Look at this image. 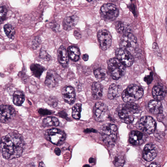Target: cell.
<instances>
[{
  "label": "cell",
  "mask_w": 167,
  "mask_h": 167,
  "mask_svg": "<svg viewBox=\"0 0 167 167\" xmlns=\"http://www.w3.org/2000/svg\"><path fill=\"white\" fill-rule=\"evenodd\" d=\"M103 87L99 82H95L92 87V93L93 97L95 99H101L103 96Z\"/></svg>",
  "instance_id": "cell-22"
},
{
  "label": "cell",
  "mask_w": 167,
  "mask_h": 167,
  "mask_svg": "<svg viewBox=\"0 0 167 167\" xmlns=\"http://www.w3.org/2000/svg\"><path fill=\"white\" fill-rule=\"evenodd\" d=\"M148 108L150 112L154 114H162L163 112V107L160 101L157 100H152L148 104Z\"/></svg>",
  "instance_id": "cell-21"
},
{
  "label": "cell",
  "mask_w": 167,
  "mask_h": 167,
  "mask_svg": "<svg viewBox=\"0 0 167 167\" xmlns=\"http://www.w3.org/2000/svg\"><path fill=\"white\" fill-rule=\"evenodd\" d=\"M47 103L49 104V105L53 107H56L58 103L56 101L55 99H49L48 101H47Z\"/></svg>",
  "instance_id": "cell-38"
},
{
  "label": "cell",
  "mask_w": 167,
  "mask_h": 167,
  "mask_svg": "<svg viewBox=\"0 0 167 167\" xmlns=\"http://www.w3.org/2000/svg\"><path fill=\"white\" fill-rule=\"evenodd\" d=\"M86 1L89 2H91L95 1V0H86Z\"/></svg>",
  "instance_id": "cell-47"
},
{
  "label": "cell",
  "mask_w": 167,
  "mask_h": 167,
  "mask_svg": "<svg viewBox=\"0 0 167 167\" xmlns=\"http://www.w3.org/2000/svg\"><path fill=\"white\" fill-rule=\"evenodd\" d=\"M93 114L95 120L98 122L103 121L106 120L108 115L107 107L102 102H97L93 108Z\"/></svg>",
  "instance_id": "cell-10"
},
{
  "label": "cell",
  "mask_w": 167,
  "mask_h": 167,
  "mask_svg": "<svg viewBox=\"0 0 167 167\" xmlns=\"http://www.w3.org/2000/svg\"><path fill=\"white\" fill-rule=\"evenodd\" d=\"M131 114H135L139 111V108L136 103L133 102H128L123 107Z\"/></svg>",
  "instance_id": "cell-29"
},
{
  "label": "cell",
  "mask_w": 167,
  "mask_h": 167,
  "mask_svg": "<svg viewBox=\"0 0 167 167\" xmlns=\"http://www.w3.org/2000/svg\"><path fill=\"white\" fill-rule=\"evenodd\" d=\"M16 112L15 109L12 107L2 105L1 106V122L3 123L8 122L15 117Z\"/></svg>",
  "instance_id": "cell-12"
},
{
  "label": "cell",
  "mask_w": 167,
  "mask_h": 167,
  "mask_svg": "<svg viewBox=\"0 0 167 167\" xmlns=\"http://www.w3.org/2000/svg\"><path fill=\"white\" fill-rule=\"evenodd\" d=\"M153 79V74L152 73H151L149 75L146 76L144 78L145 82L148 85L150 84L151 83Z\"/></svg>",
  "instance_id": "cell-37"
},
{
  "label": "cell",
  "mask_w": 167,
  "mask_h": 167,
  "mask_svg": "<svg viewBox=\"0 0 167 167\" xmlns=\"http://www.w3.org/2000/svg\"><path fill=\"white\" fill-rule=\"evenodd\" d=\"M122 90L120 85L115 83L112 84L108 89L107 95L108 98L113 99L120 96L122 93Z\"/></svg>",
  "instance_id": "cell-17"
},
{
  "label": "cell",
  "mask_w": 167,
  "mask_h": 167,
  "mask_svg": "<svg viewBox=\"0 0 167 167\" xmlns=\"http://www.w3.org/2000/svg\"><path fill=\"white\" fill-rule=\"evenodd\" d=\"M79 21L78 17L76 16H73L66 17L63 22L64 29L66 31H69L73 29L77 24Z\"/></svg>",
  "instance_id": "cell-18"
},
{
  "label": "cell",
  "mask_w": 167,
  "mask_h": 167,
  "mask_svg": "<svg viewBox=\"0 0 167 167\" xmlns=\"http://www.w3.org/2000/svg\"><path fill=\"white\" fill-rule=\"evenodd\" d=\"M82 110V104L77 103L75 104L72 108V116L73 118L76 120H78L81 117Z\"/></svg>",
  "instance_id": "cell-31"
},
{
  "label": "cell",
  "mask_w": 167,
  "mask_h": 167,
  "mask_svg": "<svg viewBox=\"0 0 167 167\" xmlns=\"http://www.w3.org/2000/svg\"><path fill=\"white\" fill-rule=\"evenodd\" d=\"M117 127L113 124H109L103 126L100 131L101 138L105 143L113 145L117 138Z\"/></svg>",
  "instance_id": "cell-3"
},
{
  "label": "cell",
  "mask_w": 167,
  "mask_h": 167,
  "mask_svg": "<svg viewBox=\"0 0 167 167\" xmlns=\"http://www.w3.org/2000/svg\"><path fill=\"white\" fill-rule=\"evenodd\" d=\"M130 114L126 109L123 107L118 111L119 118L126 123H132L134 120V118Z\"/></svg>",
  "instance_id": "cell-23"
},
{
  "label": "cell",
  "mask_w": 167,
  "mask_h": 167,
  "mask_svg": "<svg viewBox=\"0 0 167 167\" xmlns=\"http://www.w3.org/2000/svg\"><path fill=\"white\" fill-rule=\"evenodd\" d=\"M94 73L95 78L100 82L105 79L107 75V71L102 68H99L95 70Z\"/></svg>",
  "instance_id": "cell-28"
},
{
  "label": "cell",
  "mask_w": 167,
  "mask_h": 167,
  "mask_svg": "<svg viewBox=\"0 0 167 167\" xmlns=\"http://www.w3.org/2000/svg\"><path fill=\"white\" fill-rule=\"evenodd\" d=\"M137 127L147 134L153 133L156 129V123L154 119L150 116L142 117L136 124Z\"/></svg>",
  "instance_id": "cell-7"
},
{
  "label": "cell",
  "mask_w": 167,
  "mask_h": 167,
  "mask_svg": "<svg viewBox=\"0 0 167 167\" xmlns=\"http://www.w3.org/2000/svg\"><path fill=\"white\" fill-rule=\"evenodd\" d=\"M67 52L69 58L74 61H78L80 58V52L77 47L70 46L67 49Z\"/></svg>",
  "instance_id": "cell-25"
},
{
  "label": "cell",
  "mask_w": 167,
  "mask_h": 167,
  "mask_svg": "<svg viewBox=\"0 0 167 167\" xmlns=\"http://www.w3.org/2000/svg\"><path fill=\"white\" fill-rule=\"evenodd\" d=\"M40 41V40L39 38H36L34 39L33 43V46L34 49L36 48L38 46H39L38 45H39Z\"/></svg>",
  "instance_id": "cell-39"
},
{
  "label": "cell",
  "mask_w": 167,
  "mask_h": 167,
  "mask_svg": "<svg viewBox=\"0 0 167 167\" xmlns=\"http://www.w3.org/2000/svg\"><path fill=\"white\" fill-rule=\"evenodd\" d=\"M74 37L77 39H80L81 38V33L77 30H75L74 31Z\"/></svg>",
  "instance_id": "cell-41"
},
{
  "label": "cell",
  "mask_w": 167,
  "mask_h": 167,
  "mask_svg": "<svg viewBox=\"0 0 167 167\" xmlns=\"http://www.w3.org/2000/svg\"><path fill=\"white\" fill-rule=\"evenodd\" d=\"M57 54L59 63L62 66L65 67L67 65L69 61L67 51L64 46L61 45L59 47Z\"/></svg>",
  "instance_id": "cell-19"
},
{
  "label": "cell",
  "mask_w": 167,
  "mask_h": 167,
  "mask_svg": "<svg viewBox=\"0 0 167 167\" xmlns=\"http://www.w3.org/2000/svg\"><path fill=\"white\" fill-rule=\"evenodd\" d=\"M40 56L42 59L46 60L48 59L49 60L50 59V56L44 51H41L40 54Z\"/></svg>",
  "instance_id": "cell-36"
},
{
  "label": "cell",
  "mask_w": 167,
  "mask_h": 167,
  "mask_svg": "<svg viewBox=\"0 0 167 167\" xmlns=\"http://www.w3.org/2000/svg\"><path fill=\"white\" fill-rule=\"evenodd\" d=\"M62 95L64 101L69 104L74 103L75 99L74 89L71 86H66L62 90Z\"/></svg>",
  "instance_id": "cell-14"
},
{
  "label": "cell",
  "mask_w": 167,
  "mask_h": 167,
  "mask_svg": "<svg viewBox=\"0 0 167 167\" xmlns=\"http://www.w3.org/2000/svg\"><path fill=\"white\" fill-rule=\"evenodd\" d=\"M149 166L150 167H157L159 166V165L157 163H154L151 164Z\"/></svg>",
  "instance_id": "cell-44"
},
{
  "label": "cell",
  "mask_w": 167,
  "mask_h": 167,
  "mask_svg": "<svg viewBox=\"0 0 167 167\" xmlns=\"http://www.w3.org/2000/svg\"><path fill=\"white\" fill-rule=\"evenodd\" d=\"M120 47L126 49L130 52L136 48L137 41L136 38L130 31L124 33L120 44Z\"/></svg>",
  "instance_id": "cell-8"
},
{
  "label": "cell",
  "mask_w": 167,
  "mask_h": 167,
  "mask_svg": "<svg viewBox=\"0 0 167 167\" xmlns=\"http://www.w3.org/2000/svg\"><path fill=\"white\" fill-rule=\"evenodd\" d=\"M32 74L35 77L39 78L45 68L42 65L38 64H32L30 66Z\"/></svg>",
  "instance_id": "cell-26"
},
{
  "label": "cell",
  "mask_w": 167,
  "mask_h": 167,
  "mask_svg": "<svg viewBox=\"0 0 167 167\" xmlns=\"http://www.w3.org/2000/svg\"><path fill=\"white\" fill-rule=\"evenodd\" d=\"M25 142L19 133H12L1 139V151L3 158L7 160L16 159L23 153Z\"/></svg>",
  "instance_id": "cell-1"
},
{
  "label": "cell",
  "mask_w": 167,
  "mask_h": 167,
  "mask_svg": "<svg viewBox=\"0 0 167 167\" xmlns=\"http://www.w3.org/2000/svg\"><path fill=\"white\" fill-rule=\"evenodd\" d=\"M4 30L7 36L11 39H13L15 35V31L13 27L9 24L4 26Z\"/></svg>",
  "instance_id": "cell-30"
},
{
  "label": "cell",
  "mask_w": 167,
  "mask_h": 167,
  "mask_svg": "<svg viewBox=\"0 0 167 167\" xmlns=\"http://www.w3.org/2000/svg\"><path fill=\"white\" fill-rule=\"evenodd\" d=\"M38 112L42 116L50 115L52 114V112L49 110L40 108L38 110Z\"/></svg>",
  "instance_id": "cell-35"
},
{
  "label": "cell",
  "mask_w": 167,
  "mask_h": 167,
  "mask_svg": "<svg viewBox=\"0 0 167 167\" xmlns=\"http://www.w3.org/2000/svg\"><path fill=\"white\" fill-rule=\"evenodd\" d=\"M107 65L109 73L113 79L118 80L125 74V67L117 58L109 60Z\"/></svg>",
  "instance_id": "cell-4"
},
{
  "label": "cell",
  "mask_w": 167,
  "mask_h": 167,
  "mask_svg": "<svg viewBox=\"0 0 167 167\" xmlns=\"http://www.w3.org/2000/svg\"><path fill=\"white\" fill-rule=\"evenodd\" d=\"M59 124L58 119L53 117H47L45 118L42 122V125L44 127L58 126Z\"/></svg>",
  "instance_id": "cell-27"
},
{
  "label": "cell",
  "mask_w": 167,
  "mask_h": 167,
  "mask_svg": "<svg viewBox=\"0 0 167 167\" xmlns=\"http://www.w3.org/2000/svg\"><path fill=\"white\" fill-rule=\"evenodd\" d=\"M61 150L59 148H56L55 150V154L57 156H60L61 154Z\"/></svg>",
  "instance_id": "cell-42"
},
{
  "label": "cell",
  "mask_w": 167,
  "mask_h": 167,
  "mask_svg": "<svg viewBox=\"0 0 167 167\" xmlns=\"http://www.w3.org/2000/svg\"><path fill=\"white\" fill-rule=\"evenodd\" d=\"M119 13L118 9L115 5L107 3L103 5L100 10L101 18L107 21H112L115 20Z\"/></svg>",
  "instance_id": "cell-6"
},
{
  "label": "cell",
  "mask_w": 167,
  "mask_h": 167,
  "mask_svg": "<svg viewBox=\"0 0 167 167\" xmlns=\"http://www.w3.org/2000/svg\"><path fill=\"white\" fill-rule=\"evenodd\" d=\"M114 164L117 167H122L125 165V160L123 156L118 155L116 156L114 158Z\"/></svg>",
  "instance_id": "cell-32"
},
{
  "label": "cell",
  "mask_w": 167,
  "mask_h": 167,
  "mask_svg": "<svg viewBox=\"0 0 167 167\" xmlns=\"http://www.w3.org/2000/svg\"><path fill=\"white\" fill-rule=\"evenodd\" d=\"M157 154L156 147L151 143L147 144L143 151V155L144 159L147 161L150 162L153 160Z\"/></svg>",
  "instance_id": "cell-13"
},
{
  "label": "cell",
  "mask_w": 167,
  "mask_h": 167,
  "mask_svg": "<svg viewBox=\"0 0 167 167\" xmlns=\"http://www.w3.org/2000/svg\"><path fill=\"white\" fill-rule=\"evenodd\" d=\"M117 58L120 60L125 67H129L134 62V58L130 52L123 48H118L115 51Z\"/></svg>",
  "instance_id": "cell-9"
},
{
  "label": "cell",
  "mask_w": 167,
  "mask_h": 167,
  "mask_svg": "<svg viewBox=\"0 0 167 167\" xmlns=\"http://www.w3.org/2000/svg\"><path fill=\"white\" fill-rule=\"evenodd\" d=\"M94 159L93 158H90L89 159V162L90 163H93L94 162Z\"/></svg>",
  "instance_id": "cell-46"
},
{
  "label": "cell",
  "mask_w": 167,
  "mask_h": 167,
  "mask_svg": "<svg viewBox=\"0 0 167 167\" xmlns=\"http://www.w3.org/2000/svg\"><path fill=\"white\" fill-rule=\"evenodd\" d=\"M129 138L131 144L134 145H140L145 142L146 137L142 133L134 131L131 132Z\"/></svg>",
  "instance_id": "cell-15"
},
{
  "label": "cell",
  "mask_w": 167,
  "mask_h": 167,
  "mask_svg": "<svg viewBox=\"0 0 167 167\" xmlns=\"http://www.w3.org/2000/svg\"><path fill=\"white\" fill-rule=\"evenodd\" d=\"M39 166L40 167H42V166H43L45 167V164H44L43 162H40L39 164Z\"/></svg>",
  "instance_id": "cell-45"
},
{
  "label": "cell",
  "mask_w": 167,
  "mask_h": 167,
  "mask_svg": "<svg viewBox=\"0 0 167 167\" xmlns=\"http://www.w3.org/2000/svg\"><path fill=\"white\" fill-rule=\"evenodd\" d=\"M7 8L4 6H2L1 8V22L2 23L5 20L7 13Z\"/></svg>",
  "instance_id": "cell-34"
},
{
  "label": "cell",
  "mask_w": 167,
  "mask_h": 167,
  "mask_svg": "<svg viewBox=\"0 0 167 167\" xmlns=\"http://www.w3.org/2000/svg\"><path fill=\"white\" fill-rule=\"evenodd\" d=\"M89 56L87 54H84L83 56V60L85 61H86L89 60Z\"/></svg>",
  "instance_id": "cell-43"
},
{
  "label": "cell",
  "mask_w": 167,
  "mask_h": 167,
  "mask_svg": "<svg viewBox=\"0 0 167 167\" xmlns=\"http://www.w3.org/2000/svg\"><path fill=\"white\" fill-rule=\"evenodd\" d=\"M112 2H116L118 1V0H110Z\"/></svg>",
  "instance_id": "cell-48"
},
{
  "label": "cell",
  "mask_w": 167,
  "mask_h": 167,
  "mask_svg": "<svg viewBox=\"0 0 167 167\" xmlns=\"http://www.w3.org/2000/svg\"><path fill=\"white\" fill-rule=\"evenodd\" d=\"M116 30L119 33H124L127 31L125 30V24L122 21H118L116 23Z\"/></svg>",
  "instance_id": "cell-33"
},
{
  "label": "cell",
  "mask_w": 167,
  "mask_h": 167,
  "mask_svg": "<svg viewBox=\"0 0 167 167\" xmlns=\"http://www.w3.org/2000/svg\"><path fill=\"white\" fill-rule=\"evenodd\" d=\"M58 77V75L54 71L49 70L47 73L45 81V84L49 88H55L59 83Z\"/></svg>",
  "instance_id": "cell-16"
},
{
  "label": "cell",
  "mask_w": 167,
  "mask_h": 167,
  "mask_svg": "<svg viewBox=\"0 0 167 167\" xmlns=\"http://www.w3.org/2000/svg\"><path fill=\"white\" fill-rule=\"evenodd\" d=\"M166 90L163 86L161 85H156L152 89L153 97L156 100L158 101L163 100L165 96Z\"/></svg>",
  "instance_id": "cell-20"
},
{
  "label": "cell",
  "mask_w": 167,
  "mask_h": 167,
  "mask_svg": "<svg viewBox=\"0 0 167 167\" xmlns=\"http://www.w3.org/2000/svg\"><path fill=\"white\" fill-rule=\"evenodd\" d=\"M129 9L135 16H137V12L136 6L134 4H132L130 6Z\"/></svg>",
  "instance_id": "cell-40"
},
{
  "label": "cell",
  "mask_w": 167,
  "mask_h": 167,
  "mask_svg": "<svg viewBox=\"0 0 167 167\" xmlns=\"http://www.w3.org/2000/svg\"><path fill=\"white\" fill-rule=\"evenodd\" d=\"M25 97L23 93L20 90H17L13 95V102L15 105L20 106L24 102Z\"/></svg>",
  "instance_id": "cell-24"
},
{
  "label": "cell",
  "mask_w": 167,
  "mask_h": 167,
  "mask_svg": "<svg viewBox=\"0 0 167 167\" xmlns=\"http://www.w3.org/2000/svg\"><path fill=\"white\" fill-rule=\"evenodd\" d=\"M45 136L47 140L57 146L63 144L66 137V133L64 131L55 128L47 130Z\"/></svg>",
  "instance_id": "cell-5"
},
{
  "label": "cell",
  "mask_w": 167,
  "mask_h": 167,
  "mask_svg": "<svg viewBox=\"0 0 167 167\" xmlns=\"http://www.w3.org/2000/svg\"><path fill=\"white\" fill-rule=\"evenodd\" d=\"M97 36L100 47L103 50H107L111 47L112 37L108 31L105 30L100 31L98 32Z\"/></svg>",
  "instance_id": "cell-11"
},
{
  "label": "cell",
  "mask_w": 167,
  "mask_h": 167,
  "mask_svg": "<svg viewBox=\"0 0 167 167\" xmlns=\"http://www.w3.org/2000/svg\"><path fill=\"white\" fill-rule=\"evenodd\" d=\"M144 94L143 89L139 85L131 84L122 92V99L126 103L133 102L141 98Z\"/></svg>",
  "instance_id": "cell-2"
}]
</instances>
